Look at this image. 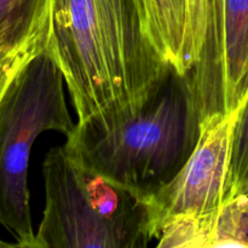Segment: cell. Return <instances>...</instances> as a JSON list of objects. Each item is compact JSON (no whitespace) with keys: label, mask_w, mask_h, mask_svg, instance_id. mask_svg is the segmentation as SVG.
Returning a JSON list of instances; mask_svg holds the SVG:
<instances>
[{"label":"cell","mask_w":248,"mask_h":248,"mask_svg":"<svg viewBox=\"0 0 248 248\" xmlns=\"http://www.w3.org/2000/svg\"><path fill=\"white\" fill-rule=\"evenodd\" d=\"M50 28V0H0V50L38 55Z\"/></svg>","instance_id":"52a82bcc"},{"label":"cell","mask_w":248,"mask_h":248,"mask_svg":"<svg viewBox=\"0 0 248 248\" xmlns=\"http://www.w3.org/2000/svg\"><path fill=\"white\" fill-rule=\"evenodd\" d=\"M64 78L44 48L12 80L0 102V225L21 248H35L28 169L31 148L47 131L72 135Z\"/></svg>","instance_id":"277c9868"},{"label":"cell","mask_w":248,"mask_h":248,"mask_svg":"<svg viewBox=\"0 0 248 248\" xmlns=\"http://www.w3.org/2000/svg\"><path fill=\"white\" fill-rule=\"evenodd\" d=\"M45 51L78 123L102 130L140 113L176 70L150 35L143 0H50Z\"/></svg>","instance_id":"6da1fadb"},{"label":"cell","mask_w":248,"mask_h":248,"mask_svg":"<svg viewBox=\"0 0 248 248\" xmlns=\"http://www.w3.org/2000/svg\"><path fill=\"white\" fill-rule=\"evenodd\" d=\"M0 247H18L17 244H7V242H4L0 240Z\"/></svg>","instance_id":"7c38bea8"},{"label":"cell","mask_w":248,"mask_h":248,"mask_svg":"<svg viewBox=\"0 0 248 248\" xmlns=\"http://www.w3.org/2000/svg\"><path fill=\"white\" fill-rule=\"evenodd\" d=\"M248 248V196L234 199L220 208L215 220L212 248Z\"/></svg>","instance_id":"30bf717a"},{"label":"cell","mask_w":248,"mask_h":248,"mask_svg":"<svg viewBox=\"0 0 248 248\" xmlns=\"http://www.w3.org/2000/svg\"><path fill=\"white\" fill-rule=\"evenodd\" d=\"M36 55L9 53L0 50V102L19 70Z\"/></svg>","instance_id":"8fae6325"},{"label":"cell","mask_w":248,"mask_h":248,"mask_svg":"<svg viewBox=\"0 0 248 248\" xmlns=\"http://www.w3.org/2000/svg\"><path fill=\"white\" fill-rule=\"evenodd\" d=\"M199 135L200 114L191 87L173 70L137 115L108 130L78 123L64 147L85 166L148 199L178 173Z\"/></svg>","instance_id":"7a4b0ae2"},{"label":"cell","mask_w":248,"mask_h":248,"mask_svg":"<svg viewBox=\"0 0 248 248\" xmlns=\"http://www.w3.org/2000/svg\"><path fill=\"white\" fill-rule=\"evenodd\" d=\"M150 35L167 62L183 74L188 29L186 0H144Z\"/></svg>","instance_id":"ba28073f"},{"label":"cell","mask_w":248,"mask_h":248,"mask_svg":"<svg viewBox=\"0 0 248 248\" xmlns=\"http://www.w3.org/2000/svg\"><path fill=\"white\" fill-rule=\"evenodd\" d=\"M241 196H248V94L241 104L232 133L224 203Z\"/></svg>","instance_id":"9c48e42d"},{"label":"cell","mask_w":248,"mask_h":248,"mask_svg":"<svg viewBox=\"0 0 248 248\" xmlns=\"http://www.w3.org/2000/svg\"><path fill=\"white\" fill-rule=\"evenodd\" d=\"M240 108L200 121L198 143L189 159L169 183L147 199L154 239L167 220L217 217L224 203L232 133Z\"/></svg>","instance_id":"5b68a950"},{"label":"cell","mask_w":248,"mask_h":248,"mask_svg":"<svg viewBox=\"0 0 248 248\" xmlns=\"http://www.w3.org/2000/svg\"><path fill=\"white\" fill-rule=\"evenodd\" d=\"M43 177L35 248H144L155 240L147 199L85 166L64 144L46 154Z\"/></svg>","instance_id":"3957f363"},{"label":"cell","mask_w":248,"mask_h":248,"mask_svg":"<svg viewBox=\"0 0 248 248\" xmlns=\"http://www.w3.org/2000/svg\"><path fill=\"white\" fill-rule=\"evenodd\" d=\"M143 5H144V0H143ZM144 11H145V10H144Z\"/></svg>","instance_id":"4fadbf2b"},{"label":"cell","mask_w":248,"mask_h":248,"mask_svg":"<svg viewBox=\"0 0 248 248\" xmlns=\"http://www.w3.org/2000/svg\"><path fill=\"white\" fill-rule=\"evenodd\" d=\"M188 29L183 74L200 119L228 113L225 87V0H186Z\"/></svg>","instance_id":"8992f818"}]
</instances>
